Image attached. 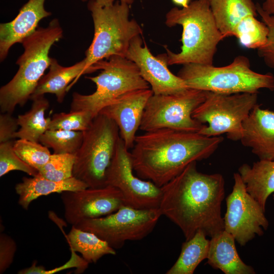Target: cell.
Instances as JSON below:
<instances>
[{"label":"cell","mask_w":274,"mask_h":274,"mask_svg":"<svg viewBox=\"0 0 274 274\" xmlns=\"http://www.w3.org/2000/svg\"><path fill=\"white\" fill-rule=\"evenodd\" d=\"M160 188L161 214L180 228L186 240L199 230L211 237L224 230L225 181L221 174L201 173L193 161Z\"/></svg>","instance_id":"obj_1"},{"label":"cell","mask_w":274,"mask_h":274,"mask_svg":"<svg viewBox=\"0 0 274 274\" xmlns=\"http://www.w3.org/2000/svg\"><path fill=\"white\" fill-rule=\"evenodd\" d=\"M223 140L169 128L145 131L136 136L130 152L133 170L161 187L190 163L210 157Z\"/></svg>","instance_id":"obj_2"},{"label":"cell","mask_w":274,"mask_h":274,"mask_svg":"<svg viewBox=\"0 0 274 274\" xmlns=\"http://www.w3.org/2000/svg\"><path fill=\"white\" fill-rule=\"evenodd\" d=\"M165 24L183 28L180 51L174 53L166 48L168 65L213 64L218 45L225 38L216 25L209 0H195L182 9L173 8L166 14Z\"/></svg>","instance_id":"obj_3"},{"label":"cell","mask_w":274,"mask_h":274,"mask_svg":"<svg viewBox=\"0 0 274 274\" xmlns=\"http://www.w3.org/2000/svg\"><path fill=\"white\" fill-rule=\"evenodd\" d=\"M63 37V30L57 19L46 27H38L21 42L23 53L16 63L19 68L13 78L0 89L1 113L12 114L17 106H23L35 91L51 57L49 53L52 45Z\"/></svg>","instance_id":"obj_4"},{"label":"cell","mask_w":274,"mask_h":274,"mask_svg":"<svg viewBox=\"0 0 274 274\" xmlns=\"http://www.w3.org/2000/svg\"><path fill=\"white\" fill-rule=\"evenodd\" d=\"M189 88L221 94L258 93L262 89L274 91V76L261 74L251 68L249 58L236 56L228 65L188 63L178 75Z\"/></svg>","instance_id":"obj_5"},{"label":"cell","mask_w":274,"mask_h":274,"mask_svg":"<svg viewBox=\"0 0 274 274\" xmlns=\"http://www.w3.org/2000/svg\"><path fill=\"white\" fill-rule=\"evenodd\" d=\"M88 9L94 24V37L85 53L86 68L95 71L93 65L113 56L126 57L132 39L141 36L143 29L133 19H129V5L117 2L102 7L96 0H90Z\"/></svg>","instance_id":"obj_6"},{"label":"cell","mask_w":274,"mask_h":274,"mask_svg":"<svg viewBox=\"0 0 274 274\" xmlns=\"http://www.w3.org/2000/svg\"><path fill=\"white\" fill-rule=\"evenodd\" d=\"M93 66L100 73L86 78L95 84V91L88 95L74 92L70 111H87L94 118L104 108L124 94L150 87L136 65L126 57L113 56Z\"/></svg>","instance_id":"obj_7"},{"label":"cell","mask_w":274,"mask_h":274,"mask_svg":"<svg viewBox=\"0 0 274 274\" xmlns=\"http://www.w3.org/2000/svg\"><path fill=\"white\" fill-rule=\"evenodd\" d=\"M83 134L75 154L73 177L88 187L105 186L106 172L120 138L119 128L111 119L98 114Z\"/></svg>","instance_id":"obj_8"},{"label":"cell","mask_w":274,"mask_h":274,"mask_svg":"<svg viewBox=\"0 0 274 274\" xmlns=\"http://www.w3.org/2000/svg\"><path fill=\"white\" fill-rule=\"evenodd\" d=\"M257 94L208 91L205 100L192 113L194 119L204 124L198 132L207 136L226 134L231 141H240L243 122L258 104Z\"/></svg>","instance_id":"obj_9"},{"label":"cell","mask_w":274,"mask_h":274,"mask_svg":"<svg viewBox=\"0 0 274 274\" xmlns=\"http://www.w3.org/2000/svg\"><path fill=\"white\" fill-rule=\"evenodd\" d=\"M208 91L188 88L172 94H153L148 99L140 129L145 132L169 128L198 132L204 124L192 117L195 109L206 99Z\"/></svg>","instance_id":"obj_10"},{"label":"cell","mask_w":274,"mask_h":274,"mask_svg":"<svg viewBox=\"0 0 274 274\" xmlns=\"http://www.w3.org/2000/svg\"><path fill=\"white\" fill-rule=\"evenodd\" d=\"M161 216L159 208L138 209L123 206L110 215L86 220L74 226L94 233L116 250L127 241L145 238Z\"/></svg>","instance_id":"obj_11"},{"label":"cell","mask_w":274,"mask_h":274,"mask_svg":"<svg viewBox=\"0 0 274 274\" xmlns=\"http://www.w3.org/2000/svg\"><path fill=\"white\" fill-rule=\"evenodd\" d=\"M120 138L106 174V185L117 188L125 206L138 209L159 208L161 190L153 182L133 174L131 153Z\"/></svg>","instance_id":"obj_12"},{"label":"cell","mask_w":274,"mask_h":274,"mask_svg":"<svg viewBox=\"0 0 274 274\" xmlns=\"http://www.w3.org/2000/svg\"><path fill=\"white\" fill-rule=\"evenodd\" d=\"M233 179L232 190L226 198L224 230L244 246L256 235H262L269 222L265 210L247 191L238 173L233 174Z\"/></svg>","instance_id":"obj_13"},{"label":"cell","mask_w":274,"mask_h":274,"mask_svg":"<svg viewBox=\"0 0 274 274\" xmlns=\"http://www.w3.org/2000/svg\"><path fill=\"white\" fill-rule=\"evenodd\" d=\"M61 199L65 219L72 226L86 220L107 216L125 206L121 192L110 185L64 191Z\"/></svg>","instance_id":"obj_14"},{"label":"cell","mask_w":274,"mask_h":274,"mask_svg":"<svg viewBox=\"0 0 274 274\" xmlns=\"http://www.w3.org/2000/svg\"><path fill=\"white\" fill-rule=\"evenodd\" d=\"M126 58L138 66L143 78L149 84L153 94H172L189 88L185 82L168 69L165 54L154 56L141 36L131 41Z\"/></svg>","instance_id":"obj_15"},{"label":"cell","mask_w":274,"mask_h":274,"mask_svg":"<svg viewBox=\"0 0 274 274\" xmlns=\"http://www.w3.org/2000/svg\"><path fill=\"white\" fill-rule=\"evenodd\" d=\"M153 94L150 88L129 92L104 108L99 113L108 117L117 125L125 146L132 149L140 129L148 99Z\"/></svg>","instance_id":"obj_16"},{"label":"cell","mask_w":274,"mask_h":274,"mask_svg":"<svg viewBox=\"0 0 274 274\" xmlns=\"http://www.w3.org/2000/svg\"><path fill=\"white\" fill-rule=\"evenodd\" d=\"M240 141L259 160H274V111L257 104L243 122Z\"/></svg>","instance_id":"obj_17"},{"label":"cell","mask_w":274,"mask_h":274,"mask_svg":"<svg viewBox=\"0 0 274 274\" xmlns=\"http://www.w3.org/2000/svg\"><path fill=\"white\" fill-rule=\"evenodd\" d=\"M46 0H28L11 21L0 24V60L7 56L11 47L21 43L38 28L39 22L51 15L44 7Z\"/></svg>","instance_id":"obj_18"},{"label":"cell","mask_w":274,"mask_h":274,"mask_svg":"<svg viewBox=\"0 0 274 274\" xmlns=\"http://www.w3.org/2000/svg\"><path fill=\"white\" fill-rule=\"evenodd\" d=\"M207 263L212 268L220 269L225 274H255L250 265L239 257L234 237L225 230L211 237Z\"/></svg>","instance_id":"obj_19"},{"label":"cell","mask_w":274,"mask_h":274,"mask_svg":"<svg viewBox=\"0 0 274 274\" xmlns=\"http://www.w3.org/2000/svg\"><path fill=\"white\" fill-rule=\"evenodd\" d=\"M86 188L88 186L85 183L74 177L57 182L45 178L39 174L30 178L23 177L21 181L15 185V189L18 195V204L27 210L30 203L40 196Z\"/></svg>","instance_id":"obj_20"},{"label":"cell","mask_w":274,"mask_h":274,"mask_svg":"<svg viewBox=\"0 0 274 274\" xmlns=\"http://www.w3.org/2000/svg\"><path fill=\"white\" fill-rule=\"evenodd\" d=\"M48 73L40 79L30 99L51 93L56 96L58 102L61 103L71 82H75L81 75L88 74L84 58L72 66H63L56 59L51 58Z\"/></svg>","instance_id":"obj_21"},{"label":"cell","mask_w":274,"mask_h":274,"mask_svg":"<svg viewBox=\"0 0 274 274\" xmlns=\"http://www.w3.org/2000/svg\"><path fill=\"white\" fill-rule=\"evenodd\" d=\"M238 172L247 191L265 211L267 199L274 193V160H259L252 166L244 163Z\"/></svg>","instance_id":"obj_22"},{"label":"cell","mask_w":274,"mask_h":274,"mask_svg":"<svg viewBox=\"0 0 274 274\" xmlns=\"http://www.w3.org/2000/svg\"><path fill=\"white\" fill-rule=\"evenodd\" d=\"M216 25L225 38L232 37L237 24L248 16H257L253 0H209Z\"/></svg>","instance_id":"obj_23"},{"label":"cell","mask_w":274,"mask_h":274,"mask_svg":"<svg viewBox=\"0 0 274 274\" xmlns=\"http://www.w3.org/2000/svg\"><path fill=\"white\" fill-rule=\"evenodd\" d=\"M30 109L17 117L19 129L14 134V138L40 142L41 136L48 129L51 118H45V111L49 102L44 95L32 99Z\"/></svg>","instance_id":"obj_24"},{"label":"cell","mask_w":274,"mask_h":274,"mask_svg":"<svg viewBox=\"0 0 274 274\" xmlns=\"http://www.w3.org/2000/svg\"><path fill=\"white\" fill-rule=\"evenodd\" d=\"M202 231L183 243L180 254L166 274H193L197 266L207 259L210 240Z\"/></svg>","instance_id":"obj_25"},{"label":"cell","mask_w":274,"mask_h":274,"mask_svg":"<svg viewBox=\"0 0 274 274\" xmlns=\"http://www.w3.org/2000/svg\"><path fill=\"white\" fill-rule=\"evenodd\" d=\"M66 237L71 250L80 253L89 263H96L105 255L116 254V250L94 233L74 226Z\"/></svg>","instance_id":"obj_26"},{"label":"cell","mask_w":274,"mask_h":274,"mask_svg":"<svg viewBox=\"0 0 274 274\" xmlns=\"http://www.w3.org/2000/svg\"><path fill=\"white\" fill-rule=\"evenodd\" d=\"M268 31L266 25L262 21L258 20L255 16L250 15L237 24L233 36L243 47L258 50L266 44Z\"/></svg>","instance_id":"obj_27"},{"label":"cell","mask_w":274,"mask_h":274,"mask_svg":"<svg viewBox=\"0 0 274 274\" xmlns=\"http://www.w3.org/2000/svg\"><path fill=\"white\" fill-rule=\"evenodd\" d=\"M83 131L48 129L40 138V143L51 148L54 154L75 155L83 141Z\"/></svg>","instance_id":"obj_28"},{"label":"cell","mask_w":274,"mask_h":274,"mask_svg":"<svg viewBox=\"0 0 274 274\" xmlns=\"http://www.w3.org/2000/svg\"><path fill=\"white\" fill-rule=\"evenodd\" d=\"M39 143L18 139L13 145L17 155L38 171L48 162L51 155L48 148Z\"/></svg>","instance_id":"obj_29"},{"label":"cell","mask_w":274,"mask_h":274,"mask_svg":"<svg viewBox=\"0 0 274 274\" xmlns=\"http://www.w3.org/2000/svg\"><path fill=\"white\" fill-rule=\"evenodd\" d=\"M75 155L52 154L48 162L39 170L42 176L54 181H61L73 177Z\"/></svg>","instance_id":"obj_30"},{"label":"cell","mask_w":274,"mask_h":274,"mask_svg":"<svg viewBox=\"0 0 274 274\" xmlns=\"http://www.w3.org/2000/svg\"><path fill=\"white\" fill-rule=\"evenodd\" d=\"M93 118L90 113L84 111L55 113L48 129L83 131L89 127Z\"/></svg>","instance_id":"obj_31"},{"label":"cell","mask_w":274,"mask_h":274,"mask_svg":"<svg viewBox=\"0 0 274 274\" xmlns=\"http://www.w3.org/2000/svg\"><path fill=\"white\" fill-rule=\"evenodd\" d=\"M14 141L0 143V177L10 172L19 170L35 177L39 175V171L22 160L15 152Z\"/></svg>","instance_id":"obj_32"},{"label":"cell","mask_w":274,"mask_h":274,"mask_svg":"<svg viewBox=\"0 0 274 274\" xmlns=\"http://www.w3.org/2000/svg\"><path fill=\"white\" fill-rule=\"evenodd\" d=\"M256 7L258 15L268 30L267 42L264 46L257 50L258 55L267 66L274 69V15L265 12L258 3L256 4Z\"/></svg>","instance_id":"obj_33"},{"label":"cell","mask_w":274,"mask_h":274,"mask_svg":"<svg viewBox=\"0 0 274 274\" xmlns=\"http://www.w3.org/2000/svg\"><path fill=\"white\" fill-rule=\"evenodd\" d=\"M17 250L15 240L7 234H0V274L4 273L12 264Z\"/></svg>","instance_id":"obj_34"},{"label":"cell","mask_w":274,"mask_h":274,"mask_svg":"<svg viewBox=\"0 0 274 274\" xmlns=\"http://www.w3.org/2000/svg\"><path fill=\"white\" fill-rule=\"evenodd\" d=\"M12 115L9 113L0 114V143L11 140L14 134L18 130L17 118Z\"/></svg>","instance_id":"obj_35"},{"label":"cell","mask_w":274,"mask_h":274,"mask_svg":"<svg viewBox=\"0 0 274 274\" xmlns=\"http://www.w3.org/2000/svg\"><path fill=\"white\" fill-rule=\"evenodd\" d=\"M261 7L265 12L269 14L274 15V0H261Z\"/></svg>","instance_id":"obj_36"},{"label":"cell","mask_w":274,"mask_h":274,"mask_svg":"<svg viewBox=\"0 0 274 274\" xmlns=\"http://www.w3.org/2000/svg\"><path fill=\"white\" fill-rule=\"evenodd\" d=\"M115 0H96L97 3L101 7H106L113 5ZM120 2H123L131 5L133 3V0H119Z\"/></svg>","instance_id":"obj_37"},{"label":"cell","mask_w":274,"mask_h":274,"mask_svg":"<svg viewBox=\"0 0 274 274\" xmlns=\"http://www.w3.org/2000/svg\"><path fill=\"white\" fill-rule=\"evenodd\" d=\"M176 5L182 6V8L187 7L189 3L190 0H172Z\"/></svg>","instance_id":"obj_38"},{"label":"cell","mask_w":274,"mask_h":274,"mask_svg":"<svg viewBox=\"0 0 274 274\" xmlns=\"http://www.w3.org/2000/svg\"><path fill=\"white\" fill-rule=\"evenodd\" d=\"M81 1H82L83 2H85L87 1L88 0H81Z\"/></svg>","instance_id":"obj_39"},{"label":"cell","mask_w":274,"mask_h":274,"mask_svg":"<svg viewBox=\"0 0 274 274\" xmlns=\"http://www.w3.org/2000/svg\"><path fill=\"white\" fill-rule=\"evenodd\" d=\"M273 199L274 200V193L273 194Z\"/></svg>","instance_id":"obj_40"}]
</instances>
